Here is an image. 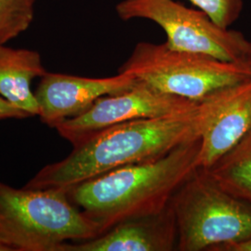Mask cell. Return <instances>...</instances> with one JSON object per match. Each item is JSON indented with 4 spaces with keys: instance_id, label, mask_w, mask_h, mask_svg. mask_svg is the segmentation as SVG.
I'll return each mask as SVG.
<instances>
[{
    "instance_id": "14",
    "label": "cell",
    "mask_w": 251,
    "mask_h": 251,
    "mask_svg": "<svg viewBox=\"0 0 251 251\" xmlns=\"http://www.w3.org/2000/svg\"><path fill=\"white\" fill-rule=\"evenodd\" d=\"M204 11L217 25L225 28L232 26L241 15L243 0H189Z\"/></svg>"
},
{
    "instance_id": "5",
    "label": "cell",
    "mask_w": 251,
    "mask_h": 251,
    "mask_svg": "<svg viewBox=\"0 0 251 251\" xmlns=\"http://www.w3.org/2000/svg\"><path fill=\"white\" fill-rule=\"evenodd\" d=\"M156 90L194 101L251 77V62H225L206 54L140 42L118 69Z\"/></svg>"
},
{
    "instance_id": "8",
    "label": "cell",
    "mask_w": 251,
    "mask_h": 251,
    "mask_svg": "<svg viewBox=\"0 0 251 251\" xmlns=\"http://www.w3.org/2000/svg\"><path fill=\"white\" fill-rule=\"evenodd\" d=\"M199 169L206 170L251 131V77L198 101Z\"/></svg>"
},
{
    "instance_id": "17",
    "label": "cell",
    "mask_w": 251,
    "mask_h": 251,
    "mask_svg": "<svg viewBox=\"0 0 251 251\" xmlns=\"http://www.w3.org/2000/svg\"><path fill=\"white\" fill-rule=\"evenodd\" d=\"M249 60L251 62V52H250V56H249Z\"/></svg>"
},
{
    "instance_id": "16",
    "label": "cell",
    "mask_w": 251,
    "mask_h": 251,
    "mask_svg": "<svg viewBox=\"0 0 251 251\" xmlns=\"http://www.w3.org/2000/svg\"><path fill=\"white\" fill-rule=\"evenodd\" d=\"M216 251H251V238L243 242L226 245Z\"/></svg>"
},
{
    "instance_id": "6",
    "label": "cell",
    "mask_w": 251,
    "mask_h": 251,
    "mask_svg": "<svg viewBox=\"0 0 251 251\" xmlns=\"http://www.w3.org/2000/svg\"><path fill=\"white\" fill-rule=\"evenodd\" d=\"M121 20L145 19L161 27L171 49L206 54L225 62L249 60L251 41L241 32L217 25L202 10L174 0H122L117 4Z\"/></svg>"
},
{
    "instance_id": "11",
    "label": "cell",
    "mask_w": 251,
    "mask_h": 251,
    "mask_svg": "<svg viewBox=\"0 0 251 251\" xmlns=\"http://www.w3.org/2000/svg\"><path fill=\"white\" fill-rule=\"evenodd\" d=\"M46 73L38 52L0 45V94L31 117L39 113L32 81Z\"/></svg>"
},
{
    "instance_id": "9",
    "label": "cell",
    "mask_w": 251,
    "mask_h": 251,
    "mask_svg": "<svg viewBox=\"0 0 251 251\" xmlns=\"http://www.w3.org/2000/svg\"><path fill=\"white\" fill-rule=\"evenodd\" d=\"M136 81L125 73L91 78L47 72L35 92L38 116L44 124L54 128L63 120L80 115L100 98L128 90Z\"/></svg>"
},
{
    "instance_id": "12",
    "label": "cell",
    "mask_w": 251,
    "mask_h": 251,
    "mask_svg": "<svg viewBox=\"0 0 251 251\" xmlns=\"http://www.w3.org/2000/svg\"><path fill=\"white\" fill-rule=\"evenodd\" d=\"M204 171L225 192L251 204V131Z\"/></svg>"
},
{
    "instance_id": "13",
    "label": "cell",
    "mask_w": 251,
    "mask_h": 251,
    "mask_svg": "<svg viewBox=\"0 0 251 251\" xmlns=\"http://www.w3.org/2000/svg\"><path fill=\"white\" fill-rule=\"evenodd\" d=\"M35 0H0V45H5L30 26Z\"/></svg>"
},
{
    "instance_id": "4",
    "label": "cell",
    "mask_w": 251,
    "mask_h": 251,
    "mask_svg": "<svg viewBox=\"0 0 251 251\" xmlns=\"http://www.w3.org/2000/svg\"><path fill=\"white\" fill-rule=\"evenodd\" d=\"M176 251H216L251 238V204L221 188L198 169L172 198Z\"/></svg>"
},
{
    "instance_id": "18",
    "label": "cell",
    "mask_w": 251,
    "mask_h": 251,
    "mask_svg": "<svg viewBox=\"0 0 251 251\" xmlns=\"http://www.w3.org/2000/svg\"><path fill=\"white\" fill-rule=\"evenodd\" d=\"M0 251H5V250H4V249H3L1 246H0Z\"/></svg>"
},
{
    "instance_id": "1",
    "label": "cell",
    "mask_w": 251,
    "mask_h": 251,
    "mask_svg": "<svg viewBox=\"0 0 251 251\" xmlns=\"http://www.w3.org/2000/svg\"><path fill=\"white\" fill-rule=\"evenodd\" d=\"M200 138L166 155L108 171L66 189L70 200L97 225L100 234L129 219L160 213L199 169Z\"/></svg>"
},
{
    "instance_id": "7",
    "label": "cell",
    "mask_w": 251,
    "mask_h": 251,
    "mask_svg": "<svg viewBox=\"0 0 251 251\" xmlns=\"http://www.w3.org/2000/svg\"><path fill=\"white\" fill-rule=\"evenodd\" d=\"M198 103L137 80L128 90L100 98L85 112L63 120L54 128L75 145L90 135L119 123L196 112Z\"/></svg>"
},
{
    "instance_id": "3",
    "label": "cell",
    "mask_w": 251,
    "mask_h": 251,
    "mask_svg": "<svg viewBox=\"0 0 251 251\" xmlns=\"http://www.w3.org/2000/svg\"><path fill=\"white\" fill-rule=\"evenodd\" d=\"M99 229L63 188H14L0 181V246L5 251H60Z\"/></svg>"
},
{
    "instance_id": "10",
    "label": "cell",
    "mask_w": 251,
    "mask_h": 251,
    "mask_svg": "<svg viewBox=\"0 0 251 251\" xmlns=\"http://www.w3.org/2000/svg\"><path fill=\"white\" fill-rule=\"evenodd\" d=\"M178 232L171 204L160 213L129 219L89 240L64 243L60 251H176Z\"/></svg>"
},
{
    "instance_id": "15",
    "label": "cell",
    "mask_w": 251,
    "mask_h": 251,
    "mask_svg": "<svg viewBox=\"0 0 251 251\" xmlns=\"http://www.w3.org/2000/svg\"><path fill=\"white\" fill-rule=\"evenodd\" d=\"M27 117H31V116L26 111L16 106L0 94V120L25 119Z\"/></svg>"
},
{
    "instance_id": "2",
    "label": "cell",
    "mask_w": 251,
    "mask_h": 251,
    "mask_svg": "<svg viewBox=\"0 0 251 251\" xmlns=\"http://www.w3.org/2000/svg\"><path fill=\"white\" fill-rule=\"evenodd\" d=\"M197 138L198 110L119 123L73 145L70 154L43 167L25 186L70 188L118 168L157 159Z\"/></svg>"
}]
</instances>
